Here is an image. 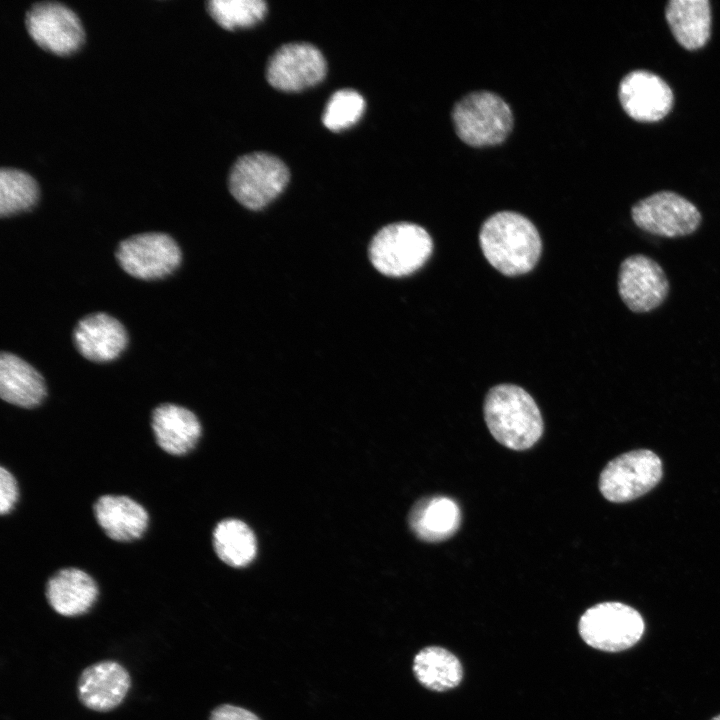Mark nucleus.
<instances>
[{
	"label": "nucleus",
	"instance_id": "423d86ee",
	"mask_svg": "<svg viewBox=\"0 0 720 720\" xmlns=\"http://www.w3.org/2000/svg\"><path fill=\"white\" fill-rule=\"evenodd\" d=\"M644 630L641 614L620 602L596 604L584 612L578 623L579 634L587 645L610 653L635 646Z\"/></svg>",
	"mask_w": 720,
	"mask_h": 720
},
{
	"label": "nucleus",
	"instance_id": "4468645a",
	"mask_svg": "<svg viewBox=\"0 0 720 720\" xmlns=\"http://www.w3.org/2000/svg\"><path fill=\"white\" fill-rule=\"evenodd\" d=\"M92 515L106 538L118 544L141 540L150 526L147 508L126 494L98 496L92 504Z\"/></svg>",
	"mask_w": 720,
	"mask_h": 720
},
{
	"label": "nucleus",
	"instance_id": "0eeeda50",
	"mask_svg": "<svg viewBox=\"0 0 720 720\" xmlns=\"http://www.w3.org/2000/svg\"><path fill=\"white\" fill-rule=\"evenodd\" d=\"M289 180L287 166L274 155L254 152L240 157L232 166L228 186L243 206L258 210L268 205Z\"/></svg>",
	"mask_w": 720,
	"mask_h": 720
},
{
	"label": "nucleus",
	"instance_id": "ddd939ff",
	"mask_svg": "<svg viewBox=\"0 0 720 720\" xmlns=\"http://www.w3.org/2000/svg\"><path fill=\"white\" fill-rule=\"evenodd\" d=\"M326 70V61L317 47L309 43H289L270 57L266 76L276 89L295 92L319 83Z\"/></svg>",
	"mask_w": 720,
	"mask_h": 720
},
{
	"label": "nucleus",
	"instance_id": "1a4fd4ad",
	"mask_svg": "<svg viewBox=\"0 0 720 720\" xmlns=\"http://www.w3.org/2000/svg\"><path fill=\"white\" fill-rule=\"evenodd\" d=\"M661 477L662 463L655 453L646 449L630 451L605 466L599 490L611 502H628L650 491Z\"/></svg>",
	"mask_w": 720,
	"mask_h": 720
},
{
	"label": "nucleus",
	"instance_id": "39448f33",
	"mask_svg": "<svg viewBox=\"0 0 720 720\" xmlns=\"http://www.w3.org/2000/svg\"><path fill=\"white\" fill-rule=\"evenodd\" d=\"M452 120L458 136L473 146L502 142L510 133L513 114L508 103L490 90L471 91L453 106Z\"/></svg>",
	"mask_w": 720,
	"mask_h": 720
},
{
	"label": "nucleus",
	"instance_id": "a878e982",
	"mask_svg": "<svg viewBox=\"0 0 720 720\" xmlns=\"http://www.w3.org/2000/svg\"><path fill=\"white\" fill-rule=\"evenodd\" d=\"M365 108V101L360 93L353 89L336 91L327 102L322 121L332 131L346 129L355 124Z\"/></svg>",
	"mask_w": 720,
	"mask_h": 720
},
{
	"label": "nucleus",
	"instance_id": "a211bd4d",
	"mask_svg": "<svg viewBox=\"0 0 720 720\" xmlns=\"http://www.w3.org/2000/svg\"><path fill=\"white\" fill-rule=\"evenodd\" d=\"M47 396V380L39 369L14 352H1L0 397L4 403L32 410L39 408Z\"/></svg>",
	"mask_w": 720,
	"mask_h": 720
},
{
	"label": "nucleus",
	"instance_id": "dca6fc26",
	"mask_svg": "<svg viewBox=\"0 0 720 720\" xmlns=\"http://www.w3.org/2000/svg\"><path fill=\"white\" fill-rule=\"evenodd\" d=\"M618 96L624 111L634 120L655 122L664 118L673 106L670 86L657 74L634 70L619 83Z\"/></svg>",
	"mask_w": 720,
	"mask_h": 720
},
{
	"label": "nucleus",
	"instance_id": "b1692460",
	"mask_svg": "<svg viewBox=\"0 0 720 720\" xmlns=\"http://www.w3.org/2000/svg\"><path fill=\"white\" fill-rule=\"evenodd\" d=\"M38 200V186L28 173L2 167L0 169V216L10 217L30 210Z\"/></svg>",
	"mask_w": 720,
	"mask_h": 720
},
{
	"label": "nucleus",
	"instance_id": "c85d7f7f",
	"mask_svg": "<svg viewBox=\"0 0 720 720\" xmlns=\"http://www.w3.org/2000/svg\"><path fill=\"white\" fill-rule=\"evenodd\" d=\"M710 720H720V714L712 717Z\"/></svg>",
	"mask_w": 720,
	"mask_h": 720
},
{
	"label": "nucleus",
	"instance_id": "6e6552de",
	"mask_svg": "<svg viewBox=\"0 0 720 720\" xmlns=\"http://www.w3.org/2000/svg\"><path fill=\"white\" fill-rule=\"evenodd\" d=\"M631 218L642 231L664 238L685 237L701 225L699 209L673 191H660L636 202Z\"/></svg>",
	"mask_w": 720,
	"mask_h": 720
},
{
	"label": "nucleus",
	"instance_id": "9b49d317",
	"mask_svg": "<svg viewBox=\"0 0 720 720\" xmlns=\"http://www.w3.org/2000/svg\"><path fill=\"white\" fill-rule=\"evenodd\" d=\"M25 27L40 48L60 56L72 54L84 40L78 16L59 2L41 1L32 4L25 14Z\"/></svg>",
	"mask_w": 720,
	"mask_h": 720
},
{
	"label": "nucleus",
	"instance_id": "f03ea898",
	"mask_svg": "<svg viewBox=\"0 0 720 720\" xmlns=\"http://www.w3.org/2000/svg\"><path fill=\"white\" fill-rule=\"evenodd\" d=\"M483 413L491 435L509 449H529L543 434V419L536 402L517 385L492 387L485 397Z\"/></svg>",
	"mask_w": 720,
	"mask_h": 720
},
{
	"label": "nucleus",
	"instance_id": "f257e3e1",
	"mask_svg": "<svg viewBox=\"0 0 720 720\" xmlns=\"http://www.w3.org/2000/svg\"><path fill=\"white\" fill-rule=\"evenodd\" d=\"M479 243L486 260L506 276L531 271L542 251L535 225L515 211H499L488 217L481 226Z\"/></svg>",
	"mask_w": 720,
	"mask_h": 720
},
{
	"label": "nucleus",
	"instance_id": "393cba45",
	"mask_svg": "<svg viewBox=\"0 0 720 720\" xmlns=\"http://www.w3.org/2000/svg\"><path fill=\"white\" fill-rule=\"evenodd\" d=\"M211 17L225 29L250 27L266 14L263 0H210L206 3Z\"/></svg>",
	"mask_w": 720,
	"mask_h": 720
},
{
	"label": "nucleus",
	"instance_id": "2eb2a0df",
	"mask_svg": "<svg viewBox=\"0 0 720 720\" xmlns=\"http://www.w3.org/2000/svg\"><path fill=\"white\" fill-rule=\"evenodd\" d=\"M149 427L156 446L171 457H184L198 444L202 425L188 407L176 402H161L152 408Z\"/></svg>",
	"mask_w": 720,
	"mask_h": 720
},
{
	"label": "nucleus",
	"instance_id": "f3484780",
	"mask_svg": "<svg viewBox=\"0 0 720 720\" xmlns=\"http://www.w3.org/2000/svg\"><path fill=\"white\" fill-rule=\"evenodd\" d=\"M131 687L127 669L117 661L103 660L86 667L77 682V696L86 708L107 712L118 707Z\"/></svg>",
	"mask_w": 720,
	"mask_h": 720
},
{
	"label": "nucleus",
	"instance_id": "6ab92c4d",
	"mask_svg": "<svg viewBox=\"0 0 720 720\" xmlns=\"http://www.w3.org/2000/svg\"><path fill=\"white\" fill-rule=\"evenodd\" d=\"M48 605L64 617H77L88 613L99 596L96 580L76 566L56 570L45 584Z\"/></svg>",
	"mask_w": 720,
	"mask_h": 720
},
{
	"label": "nucleus",
	"instance_id": "cd10ccee",
	"mask_svg": "<svg viewBox=\"0 0 720 720\" xmlns=\"http://www.w3.org/2000/svg\"><path fill=\"white\" fill-rule=\"evenodd\" d=\"M209 720H260L254 713L242 707L223 704L212 710Z\"/></svg>",
	"mask_w": 720,
	"mask_h": 720
},
{
	"label": "nucleus",
	"instance_id": "9d476101",
	"mask_svg": "<svg viewBox=\"0 0 720 720\" xmlns=\"http://www.w3.org/2000/svg\"><path fill=\"white\" fill-rule=\"evenodd\" d=\"M618 294L633 313L644 314L659 308L670 292L669 279L652 257L637 253L620 263L617 274Z\"/></svg>",
	"mask_w": 720,
	"mask_h": 720
},
{
	"label": "nucleus",
	"instance_id": "5701e85b",
	"mask_svg": "<svg viewBox=\"0 0 720 720\" xmlns=\"http://www.w3.org/2000/svg\"><path fill=\"white\" fill-rule=\"evenodd\" d=\"M212 546L223 563L235 568L247 566L256 555L255 536L238 519H223L216 524L212 531Z\"/></svg>",
	"mask_w": 720,
	"mask_h": 720
},
{
	"label": "nucleus",
	"instance_id": "aec40b11",
	"mask_svg": "<svg viewBox=\"0 0 720 720\" xmlns=\"http://www.w3.org/2000/svg\"><path fill=\"white\" fill-rule=\"evenodd\" d=\"M408 522L411 530L426 542L444 541L453 536L461 523L458 504L447 496L419 500L412 507Z\"/></svg>",
	"mask_w": 720,
	"mask_h": 720
},
{
	"label": "nucleus",
	"instance_id": "f8f14e48",
	"mask_svg": "<svg viewBox=\"0 0 720 720\" xmlns=\"http://www.w3.org/2000/svg\"><path fill=\"white\" fill-rule=\"evenodd\" d=\"M71 343L82 359L92 364H110L126 352L129 333L116 316L105 311H93L75 322Z\"/></svg>",
	"mask_w": 720,
	"mask_h": 720
},
{
	"label": "nucleus",
	"instance_id": "412c9836",
	"mask_svg": "<svg viewBox=\"0 0 720 720\" xmlns=\"http://www.w3.org/2000/svg\"><path fill=\"white\" fill-rule=\"evenodd\" d=\"M665 16L677 42L688 50L703 47L711 33V7L708 0H671Z\"/></svg>",
	"mask_w": 720,
	"mask_h": 720
},
{
	"label": "nucleus",
	"instance_id": "4be33fe9",
	"mask_svg": "<svg viewBox=\"0 0 720 720\" xmlns=\"http://www.w3.org/2000/svg\"><path fill=\"white\" fill-rule=\"evenodd\" d=\"M413 671L418 681L428 689L447 691L457 687L463 678L459 659L450 651L430 646L419 651L413 662Z\"/></svg>",
	"mask_w": 720,
	"mask_h": 720
},
{
	"label": "nucleus",
	"instance_id": "20e7f679",
	"mask_svg": "<svg viewBox=\"0 0 720 720\" xmlns=\"http://www.w3.org/2000/svg\"><path fill=\"white\" fill-rule=\"evenodd\" d=\"M432 251V238L423 227L411 222H397L377 232L369 246V257L380 273L403 277L420 269Z\"/></svg>",
	"mask_w": 720,
	"mask_h": 720
},
{
	"label": "nucleus",
	"instance_id": "7ed1b4c3",
	"mask_svg": "<svg viewBox=\"0 0 720 720\" xmlns=\"http://www.w3.org/2000/svg\"><path fill=\"white\" fill-rule=\"evenodd\" d=\"M114 258L118 267L130 278L154 282L167 279L180 268L183 252L169 234L148 231L119 241Z\"/></svg>",
	"mask_w": 720,
	"mask_h": 720
},
{
	"label": "nucleus",
	"instance_id": "bb28decb",
	"mask_svg": "<svg viewBox=\"0 0 720 720\" xmlns=\"http://www.w3.org/2000/svg\"><path fill=\"white\" fill-rule=\"evenodd\" d=\"M20 498V486L13 472L1 465L0 467V514L9 516L14 512Z\"/></svg>",
	"mask_w": 720,
	"mask_h": 720
}]
</instances>
